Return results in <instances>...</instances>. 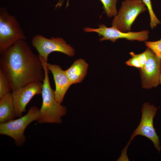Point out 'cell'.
<instances>
[{
  "instance_id": "9",
  "label": "cell",
  "mask_w": 161,
  "mask_h": 161,
  "mask_svg": "<svg viewBox=\"0 0 161 161\" xmlns=\"http://www.w3.org/2000/svg\"><path fill=\"white\" fill-rule=\"evenodd\" d=\"M98 28L97 29L85 27L83 30L86 32H97L99 36H102L99 39L100 41L109 40L113 42H115L117 39L120 38L140 41H145L148 39L149 31L148 30H144L137 32H123L113 27H108L103 24L98 25Z\"/></svg>"
},
{
  "instance_id": "20",
  "label": "cell",
  "mask_w": 161,
  "mask_h": 161,
  "mask_svg": "<svg viewBox=\"0 0 161 161\" xmlns=\"http://www.w3.org/2000/svg\"><path fill=\"white\" fill-rule=\"evenodd\" d=\"M64 0H59V1L58 2L57 4L55 6V8H56L57 7H58L60 8L61 7L64 2ZM69 5V0H67V2L66 4V8Z\"/></svg>"
},
{
  "instance_id": "3",
  "label": "cell",
  "mask_w": 161,
  "mask_h": 161,
  "mask_svg": "<svg viewBox=\"0 0 161 161\" xmlns=\"http://www.w3.org/2000/svg\"><path fill=\"white\" fill-rule=\"evenodd\" d=\"M158 108L148 102L144 103L141 108L142 117L140 122L136 129L133 132L129 141L121 151L120 157L123 159L128 158L127 155L128 148L134 138L140 135L145 137L153 143L154 147L158 153L161 150L160 141L153 126V119L156 116Z\"/></svg>"
},
{
  "instance_id": "8",
  "label": "cell",
  "mask_w": 161,
  "mask_h": 161,
  "mask_svg": "<svg viewBox=\"0 0 161 161\" xmlns=\"http://www.w3.org/2000/svg\"><path fill=\"white\" fill-rule=\"evenodd\" d=\"M147 53V61L141 69H139L142 86L148 89L156 87L160 84L159 78L161 72V59L158 58L149 48Z\"/></svg>"
},
{
  "instance_id": "18",
  "label": "cell",
  "mask_w": 161,
  "mask_h": 161,
  "mask_svg": "<svg viewBox=\"0 0 161 161\" xmlns=\"http://www.w3.org/2000/svg\"><path fill=\"white\" fill-rule=\"evenodd\" d=\"M130 55L131 56V58L125 62L126 64L131 66H133L139 69L143 68L142 65L140 64L137 58L135 55V53L131 52L129 53Z\"/></svg>"
},
{
  "instance_id": "7",
  "label": "cell",
  "mask_w": 161,
  "mask_h": 161,
  "mask_svg": "<svg viewBox=\"0 0 161 161\" xmlns=\"http://www.w3.org/2000/svg\"><path fill=\"white\" fill-rule=\"evenodd\" d=\"M32 45L39 55L47 62L49 55L53 52H58L70 57L74 55L75 50L70 44H67L62 38L51 37L50 39L42 35H35L32 38Z\"/></svg>"
},
{
  "instance_id": "14",
  "label": "cell",
  "mask_w": 161,
  "mask_h": 161,
  "mask_svg": "<svg viewBox=\"0 0 161 161\" xmlns=\"http://www.w3.org/2000/svg\"><path fill=\"white\" fill-rule=\"evenodd\" d=\"M11 91L10 82L6 75L0 68V99Z\"/></svg>"
},
{
  "instance_id": "10",
  "label": "cell",
  "mask_w": 161,
  "mask_h": 161,
  "mask_svg": "<svg viewBox=\"0 0 161 161\" xmlns=\"http://www.w3.org/2000/svg\"><path fill=\"white\" fill-rule=\"evenodd\" d=\"M43 87L42 82H36L12 91L15 113L17 117H21L26 111L27 104L35 95L41 94Z\"/></svg>"
},
{
  "instance_id": "21",
  "label": "cell",
  "mask_w": 161,
  "mask_h": 161,
  "mask_svg": "<svg viewBox=\"0 0 161 161\" xmlns=\"http://www.w3.org/2000/svg\"><path fill=\"white\" fill-rule=\"evenodd\" d=\"M159 83L161 85V72L159 78Z\"/></svg>"
},
{
  "instance_id": "19",
  "label": "cell",
  "mask_w": 161,
  "mask_h": 161,
  "mask_svg": "<svg viewBox=\"0 0 161 161\" xmlns=\"http://www.w3.org/2000/svg\"><path fill=\"white\" fill-rule=\"evenodd\" d=\"M135 55L138 59L143 68L147 60V55L146 51H145L144 52L138 54L135 53Z\"/></svg>"
},
{
  "instance_id": "16",
  "label": "cell",
  "mask_w": 161,
  "mask_h": 161,
  "mask_svg": "<svg viewBox=\"0 0 161 161\" xmlns=\"http://www.w3.org/2000/svg\"><path fill=\"white\" fill-rule=\"evenodd\" d=\"M143 2L146 5L148 10L150 17V26L152 29L157 26L161 23L155 14L153 10L151 0H142Z\"/></svg>"
},
{
  "instance_id": "6",
  "label": "cell",
  "mask_w": 161,
  "mask_h": 161,
  "mask_svg": "<svg viewBox=\"0 0 161 161\" xmlns=\"http://www.w3.org/2000/svg\"><path fill=\"white\" fill-rule=\"evenodd\" d=\"M147 10L142 0H125L112 24V27L123 32L130 31L131 25L138 15Z\"/></svg>"
},
{
  "instance_id": "4",
  "label": "cell",
  "mask_w": 161,
  "mask_h": 161,
  "mask_svg": "<svg viewBox=\"0 0 161 161\" xmlns=\"http://www.w3.org/2000/svg\"><path fill=\"white\" fill-rule=\"evenodd\" d=\"M26 39L16 18L6 8H0V54L18 41Z\"/></svg>"
},
{
  "instance_id": "5",
  "label": "cell",
  "mask_w": 161,
  "mask_h": 161,
  "mask_svg": "<svg viewBox=\"0 0 161 161\" xmlns=\"http://www.w3.org/2000/svg\"><path fill=\"white\" fill-rule=\"evenodd\" d=\"M40 115L39 109L36 106H31L27 113L20 118L0 124V134L10 137L18 146H23L26 141L24 132L31 123L37 120Z\"/></svg>"
},
{
  "instance_id": "2",
  "label": "cell",
  "mask_w": 161,
  "mask_h": 161,
  "mask_svg": "<svg viewBox=\"0 0 161 161\" xmlns=\"http://www.w3.org/2000/svg\"><path fill=\"white\" fill-rule=\"evenodd\" d=\"M43 64L45 77L41 93L42 103L39 110L40 115L37 120L40 124L61 123V117L66 113V108L59 104L55 98V90L51 87L49 81V70L44 58L38 55Z\"/></svg>"
},
{
  "instance_id": "17",
  "label": "cell",
  "mask_w": 161,
  "mask_h": 161,
  "mask_svg": "<svg viewBox=\"0 0 161 161\" xmlns=\"http://www.w3.org/2000/svg\"><path fill=\"white\" fill-rule=\"evenodd\" d=\"M145 44L158 58L161 59V39L155 41H145Z\"/></svg>"
},
{
  "instance_id": "12",
  "label": "cell",
  "mask_w": 161,
  "mask_h": 161,
  "mask_svg": "<svg viewBox=\"0 0 161 161\" xmlns=\"http://www.w3.org/2000/svg\"><path fill=\"white\" fill-rule=\"evenodd\" d=\"M89 64L84 59L75 60L71 66L65 70L69 80L72 84L81 83L87 74Z\"/></svg>"
},
{
  "instance_id": "11",
  "label": "cell",
  "mask_w": 161,
  "mask_h": 161,
  "mask_svg": "<svg viewBox=\"0 0 161 161\" xmlns=\"http://www.w3.org/2000/svg\"><path fill=\"white\" fill-rule=\"evenodd\" d=\"M46 66L52 73L55 85V95L57 102L61 104L69 87L72 84L65 71L59 65L47 62Z\"/></svg>"
},
{
  "instance_id": "1",
  "label": "cell",
  "mask_w": 161,
  "mask_h": 161,
  "mask_svg": "<svg viewBox=\"0 0 161 161\" xmlns=\"http://www.w3.org/2000/svg\"><path fill=\"white\" fill-rule=\"evenodd\" d=\"M0 55V68L7 76L12 91L33 82H43L42 63L25 40L18 41Z\"/></svg>"
},
{
  "instance_id": "13",
  "label": "cell",
  "mask_w": 161,
  "mask_h": 161,
  "mask_svg": "<svg viewBox=\"0 0 161 161\" xmlns=\"http://www.w3.org/2000/svg\"><path fill=\"white\" fill-rule=\"evenodd\" d=\"M16 116L12 93L0 99V124L14 120Z\"/></svg>"
},
{
  "instance_id": "15",
  "label": "cell",
  "mask_w": 161,
  "mask_h": 161,
  "mask_svg": "<svg viewBox=\"0 0 161 161\" xmlns=\"http://www.w3.org/2000/svg\"><path fill=\"white\" fill-rule=\"evenodd\" d=\"M103 4V8L107 16L111 17L115 16L117 12L116 3L117 0H100Z\"/></svg>"
}]
</instances>
